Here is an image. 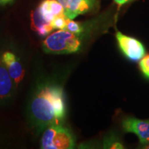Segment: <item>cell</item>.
Instances as JSON below:
<instances>
[{"mask_svg":"<svg viewBox=\"0 0 149 149\" xmlns=\"http://www.w3.org/2000/svg\"><path fill=\"white\" fill-rule=\"evenodd\" d=\"M31 119L40 129L61 124L66 114L64 91L61 86L47 83L40 86L30 105Z\"/></svg>","mask_w":149,"mask_h":149,"instance_id":"6da1fadb","label":"cell"},{"mask_svg":"<svg viewBox=\"0 0 149 149\" xmlns=\"http://www.w3.org/2000/svg\"><path fill=\"white\" fill-rule=\"evenodd\" d=\"M82 36L67 30H58L43 41L42 49L46 53L53 55L76 53L81 49Z\"/></svg>","mask_w":149,"mask_h":149,"instance_id":"7a4b0ae2","label":"cell"},{"mask_svg":"<svg viewBox=\"0 0 149 149\" xmlns=\"http://www.w3.org/2000/svg\"><path fill=\"white\" fill-rule=\"evenodd\" d=\"M74 147V137L61 124H51L44 129L41 139V148L72 149Z\"/></svg>","mask_w":149,"mask_h":149,"instance_id":"3957f363","label":"cell"},{"mask_svg":"<svg viewBox=\"0 0 149 149\" xmlns=\"http://www.w3.org/2000/svg\"><path fill=\"white\" fill-rule=\"evenodd\" d=\"M121 51L128 59L137 61L144 57L146 50L144 45L133 37L117 31L115 35Z\"/></svg>","mask_w":149,"mask_h":149,"instance_id":"277c9868","label":"cell"},{"mask_svg":"<svg viewBox=\"0 0 149 149\" xmlns=\"http://www.w3.org/2000/svg\"><path fill=\"white\" fill-rule=\"evenodd\" d=\"M122 128L126 133H132L137 135L141 145L149 144V120L126 117L122 121Z\"/></svg>","mask_w":149,"mask_h":149,"instance_id":"5b68a950","label":"cell"},{"mask_svg":"<svg viewBox=\"0 0 149 149\" xmlns=\"http://www.w3.org/2000/svg\"><path fill=\"white\" fill-rule=\"evenodd\" d=\"M100 7L98 0H70L64 14L69 19H73L81 15L89 13L97 10Z\"/></svg>","mask_w":149,"mask_h":149,"instance_id":"8992f818","label":"cell"},{"mask_svg":"<svg viewBox=\"0 0 149 149\" xmlns=\"http://www.w3.org/2000/svg\"><path fill=\"white\" fill-rule=\"evenodd\" d=\"M1 59L3 64L6 67L15 84L17 86L23 80L25 73L21 62L17 56L10 51H6L3 53Z\"/></svg>","mask_w":149,"mask_h":149,"instance_id":"52a82bcc","label":"cell"},{"mask_svg":"<svg viewBox=\"0 0 149 149\" xmlns=\"http://www.w3.org/2000/svg\"><path fill=\"white\" fill-rule=\"evenodd\" d=\"M36 10L41 17L49 23L57 17L65 15L64 7L57 0H44Z\"/></svg>","mask_w":149,"mask_h":149,"instance_id":"ba28073f","label":"cell"},{"mask_svg":"<svg viewBox=\"0 0 149 149\" xmlns=\"http://www.w3.org/2000/svg\"><path fill=\"white\" fill-rule=\"evenodd\" d=\"M14 86L13 80L0 57V102H4L11 97Z\"/></svg>","mask_w":149,"mask_h":149,"instance_id":"9c48e42d","label":"cell"},{"mask_svg":"<svg viewBox=\"0 0 149 149\" xmlns=\"http://www.w3.org/2000/svg\"><path fill=\"white\" fill-rule=\"evenodd\" d=\"M31 28L40 37H46L53 31L51 24L44 21L37 10L31 14Z\"/></svg>","mask_w":149,"mask_h":149,"instance_id":"30bf717a","label":"cell"},{"mask_svg":"<svg viewBox=\"0 0 149 149\" xmlns=\"http://www.w3.org/2000/svg\"><path fill=\"white\" fill-rule=\"evenodd\" d=\"M91 22H79L68 19L65 30L78 35H84L91 26Z\"/></svg>","mask_w":149,"mask_h":149,"instance_id":"8fae6325","label":"cell"},{"mask_svg":"<svg viewBox=\"0 0 149 149\" xmlns=\"http://www.w3.org/2000/svg\"><path fill=\"white\" fill-rule=\"evenodd\" d=\"M68 19L66 17L65 15H59L55 17L51 22L52 26L54 30H65Z\"/></svg>","mask_w":149,"mask_h":149,"instance_id":"7c38bea8","label":"cell"},{"mask_svg":"<svg viewBox=\"0 0 149 149\" xmlns=\"http://www.w3.org/2000/svg\"><path fill=\"white\" fill-rule=\"evenodd\" d=\"M139 66L144 76L149 78V55L145 56L141 59Z\"/></svg>","mask_w":149,"mask_h":149,"instance_id":"4fadbf2b","label":"cell"},{"mask_svg":"<svg viewBox=\"0 0 149 149\" xmlns=\"http://www.w3.org/2000/svg\"><path fill=\"white\" fill-rule=\"evenodd\" d=\"M113 1H115V3H116L119 7H120V6H122L123 5L126 4V3L133 1V0H113Z\"/></svg>","mask_w":149,"mask_h":149,"instance_id":"5bb4252c","label":"cell"},{"mask_svg":"<svg viewBox=\"0 0 149 149\" xmlns=\"http://www.w3.org/2000/svg\"><path fill=\"white\" fill-rule=\"evenodd\" d=\"M57 1H58L59 3H60L61 6H62L63 7H64V10L67 8V6H68V3H69V1L70 0H57Z\"/></svg>","mask_w":149,"mask_h":149,"instance_id":"9a60e30c","label":"cell"},{"mask_svg":"<svg viewBox=\"0 0 149 149\" xmlns=\"http://www.w3.org/2000/svg\"><path fill=\"white\" fill-rule=\"evenodd\" d=\"M15 0H0V6H6L13 3Z\"/></svg>","mask_w":149,"mask_h":149,"instance_id":"2e32d148","label":"cell"},{"mask_svg":"<svg viewBox=\"0 0 149 149\" xmlns=\"http://www.w3.org/2000/svg\"><path fill=\"white\" fill-rule=\"evenodd\" d=\"M145 148H149V144L146 145V147H145Z\"/></svg>","mask_w":149,"mask_h":149,"instance_id":"e0dca14e","label":"cell"}]
</instances>
